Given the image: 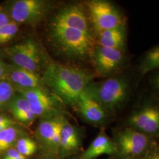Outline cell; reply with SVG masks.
I'll use <instances>...</instances> for the list:
<instances>
[{
	"mask_svg": "<svg viewBox=\"0 0 159 159\" xmlns=\"http://www.w3.org/2000/svg\"><path fill=\"white\" fill-rule=\"evenodd\" d=\"M93 77V75L85 70L52 63L46 68L42 79L64 102L76 104Z\"/></svg>",
	"mask_w": 159,
	"mask_h": 159,
	"instance_id": "1",
	"label": "cell"
},
{
	"mask_svg": "<svg viewBox=\"0 0 159 159\" xmlns=\"http://www.w3.org/2000/svg\"><path fill=\"white\" fill-rule=\"evenodd\" d=\"M130 87V81L125 77L117 76L100 82H91L84 91L106 111L116 112L127 102Z\"/></svg>",
	"mask_w": 159,
	"mask_h": 159,
	"instance_id": "2",
	"label": "cell"
},
{
	"mask_svg": "<svg viewBox=\"0 0 159 159\" xmlns=\"http://www.w3.org/2000/svg\"><path fill=\"white\" fill-rule=\"evenodd\" d=\"M51 36L54 44L68 56L84 58L94 48V40L90 33L76 29L51 27Z\"/></svg>",
	"mask_w": 159,
	"mask_h": 159,
	"instance_id": "3",
	"label": "cell"
},
{
	"mask_svg": "<svg viewBox=\"0 0 159 159\" xmlns=\"http://www.w3.org/2000/svg\"><path fill=\"white\" fill-rule=\"evenodd\" d=\"M90 19L97 34L104 30L125 28V21L120 12L111 2L94 0L87 3Z\"/></svg>",
	"mask_w": 159,
	"mask_h": 159,
	"instance_id": "4",
	"label": "cell"
},
{
	"mask_svg": "<svg viewBox=\"0 0 159 159\" xmlns=\"http://www.w3.org/2000/svg\"><path fill=\"white\" fill-rule=\"evenodd\" d=\"M91 54L97 73L104 77L116 75L126 62L125 52L119 49L97 45L94 47Z\"/></svg>",
	"mask_w": 159,
	"mask_h": 159,
	"instance_id": "5",
	"label": "cell"
},
{
	"mask_svg": "<svg viewBox=\"0 0 159 159\" xmlns=\"http://www.w3.org/2000/svg\"><path fill=\"white\" fill-rule=\"evenodd\" d=\"M115 144L123 158L132 159L142 156L149 148V137L129 126L117 134Z\"/></svg>",
	"mask_w": 159,
	"mask_h": 159,
	"instance_id": "6",
	"label": "cell"
},
{
	"mask_svg": "<svg viewBox=\"0 0 159 159\" xmlns=\"http://www.w3.org/2000/svg\"><path fill=\"white\" fill-rule=\"evenodd\" d=\"M47 10L46 2L40 0H18L12 2L7 12L11 20L20 24L35 25Z\"/></svg>",
	"mask_w": 159,
	"mask_h": 159,
	"instance_id": "7",
	"label": "cell"
},
{
	"mask_svg": "<svg viewBox=\"0 0 159 159\" xmlns=\"http://www.w3.org/2000/svg\"><path fill=\"white\" fill-rule=\"evenodd\" d=\"M6 54L14 65L37 74L40 67V52L34 40H25L6 49Z\"/></svg>",
	"mask_w": 159,
	"mask_h": 159,
	"instance_id": "8",
	"label": "cell"
},
{
	"mask_svg": "<svg viewBox=\"0 0 159 159\" xmlns=\"http://www.w3.org/2000/svg\"><path fill=\"white\" fill-rule=\"evenodd\" d=\"M129 127L148 137L159 136V104L148 103L131 114Z\"/></svg>",
	"mask_w": 159,
	"mask_h": 159,
	"instance_id": "9",
	"label": "cell"
},
{
	"mask_svg": "<svg viewBox=\"0 0 159 159\" xmlns=\"http://www.w3.org/2000/svg\"><path fill=\"white\" fill-rule=\"evenodd\" d=\"M51 27L76 29L91 33L89 18L83 9L79 6L64 8L54 17Z\"/></svg>",
	"mask_w": 159,
	"mask_h": 159,
	"instance_id": "10",
	"label": "cell"
},
{
	"mask_svg": "<svg viewBox=\"0 0 159 159\" xmlns=\"http://www.w3.org/2000/svg\"><path fill=\"white\" fill-rule=\"evenodd\" d=\"M16 90L26 99L30 110L36 117H46L54 113V102L44 89L16 88Z\"/></svg>",
	"mask_w": 159,
	"mask_h": 159,
	"instance_id": "11",
	"label": "cell"
},
{
	"mask_svg": "<svg viewBox=\"0 0 159 159\" xmlns=\"http://www.w3.org/2000/svg\"><path fill=\"white\" fill-rule=\"evenodd\" d=\"M6 81L18 89H44V83L39 75L15 65H7Z\"/></svg>",
	"mask_w": 159,
	"mask_h": 159,
	"instance_id": "12",
	"label": "cell"
},
{
	"mask_svg": "<svg viewBox=\"0 0 159 159\" xmlns=\"http://www.w3.org/2000/svg\"><path fill=\"white\" fill-rule=\"evenodd\" d=\"M76 104L84 119L90 123L100 124L106 118V110L85 91L80 94Z\"/></svg>",
	"mask_w": 159,
	"mask_h": 159,
	"instance_id": "13",
	"label": "cell"
},
{
	"mask_svg": "<svg viewBox=\"0 0 159 159\" xmlns=\"http://www.w3.org/2000/svg\"><path fill=\"white\" fill-rule=\"evenodd\" d=\"M117 152L115 143L104 131L94 139L83 155V159H93L103 154H113Z\"/></svg>",
	"mask_w": 159,
	"mask_h": 159,
	"instance_id": "14",
	"label": "cell"
},
{
	"mask_svg": "<svg viewBox=\"0 0 159 159\" xmlns=\"http://www.w3.org/2000/svg\"><path fill=\"white\" fill-rule=\"evenodd\" d=\"M97 36L98 46L125 51L126 38L125 28L104 30L98 33Z\"/></svg>",
	"mask_w": 159,
	"mask_h": 159,
	"instance_id": "15",
	"label": "cell"
},
{
	"mask_svg": "<svg viewBox=\"0 0 159 159\" xmlns=\"http://www.w3.org/2000/svg\"><path fill=\"white\" fill-rule=\"evenodd\" d=\"M9 108L16 119L25 125L31 124L36 117L26 99L20 94L12 98L9 103Z\"/></svg>",
	"mask_w": 159,
	"mask_h": 159,
	"instance_id": "16",
	"label": "cell"
},
{
	"mask_svg": "<svg viewBox=\"0 0 159 159\" xmlns=\"http://www.w3.org/2000/svg\"><path fill=\"white\" fill-rule=\"evenodd\" d=\"M64 125V121L59 118L45 120L41 121L38 128L41 139L48 146L51 147L54 137L62 130Z\"/></svg>",
	"mask_w": 159,
	"mask_h": 159,
	"instance_id": "17",
	"label": "cell"
},
{
	"mask_svg": "<svg viewBox=\"0 0 159 159\" xmlns=\"http://www.w3.org/2000/svg\"><path fill=\"white\" fill-rule=\"evenodd\" d=\"M80 145L77 132L68 123H64L61 133L60 147L63 153H69L77 150Z\"/></svg>",
	"mask_w": 159,
	"mask_h": 159,
	"instance_id": "18",
	"label": "cell"
},
{
	"mask_svg": "<svg viewBox=\"0 0 159 159\" xmlns=\"http://www.w3.org/2000/svg\"><path fill=\"white\" fill-rule=\"evenodd\" d=\"M157 68H159V45L154 47L146 53L139 67L143 75Z\"/></svg>",
	"mask_w": 159,
	"mask_h": 159,
	"instance_id": "19",
	"label": "cell"
},
{
	"mask_svg": "<svg viewBox=\"0 0 159 159\" xmlns=\"http://www.w3.org/2000/svg\"><path fill=\"white\" fill-rule=\"evenodd\" d=\"M18 134V130L12 127L0 131V152L6 151L11 146Z\"/></svg>",
	"mask_w": 159,
	"mask_h": 159,
	"instance_id": "20",
	"label": "cell"
},
{
	"mask_svg": "<svg viewBox=\"0 0 159 159\" xmlns=\"http://www.w3.org/2000/svg\"><path fill=\"white\" fill-rule=\"evenodd\" d=\"M16 91L14 86L11 83L5 80L0 81V107L10 103Z\"/></svg>",
	"mask_w": 159,
	"mask_h": 159,
	"instance_id": "21",
	"label": "cell"
},
{
	"mask_svg": "<svg viewBox=\"0 0 159 159\" xmlns=\"http://www.w3.org/2000/svg\"><path fill=\"white\" fill-rule=\"evenodd\" d=\"M18 25L11 21L0 28V44L8 43L16 36L18 31Z\"/></svg>",
	"mask_w": 159,
	"mask_h": 159,
	"instance_id": "22",
	"label": "cell"
},
{
	"mask_svg": "<svg viewBox=\"0 0 159 159\" xmlns=\"http://www.w3.org/2000/svg\"><path fill=\"white\" fill-rule=\"evenodd\" d=\"M36 149V144L29 138H22L17 142L16 150L24 157L33 154Z\"/></svg>",
	"mask_w": 159,
	"mask_h": 159,
	"instance_id": "23",
	"label": "cell"
},
{
	"mask_svg": "<svg viewBox=\"0 0 159 159\" xmlns=\"http://www.w3.org/2000/svg\"><path fill=\"white\" fill-rule=\"evenodd\" d=\"M142 156V159H159V150L154 148H148Z\"/></svg>",
	"mask_w": 159,
	"mask_h": 159,
	"instance_id": "24",
	"label": "cell"
},
{
	"mask_svg": "<svg viewBox=\"0 0 159 159\" xmlns=\"http://www.w3.org/2000/svg\"><path fill=\"white\" fill-rule=\"evenodd\" d=\"M11 21L7 10L2 8H0V28Z\"/></svg>",
	"mask_w": 159,
	"mask_h": 159,
	"instance_id": "25",
	"label": "cell"
},
{
	"mask_svg": "<svg viewBox=\"0 0 159 159\" xmlns=\"http://www.w3.org/2000/svg\"><path fill=\"white\" fill-rule=\"evenodd\" d=\"M12 125L11 120L6 116H0V131L11 127Z\"/></svg>",
	"mask_w": 159,
	"mask_h": 159,
	"instance_id": "26",
	"label": "cell"
},
{
	"mask_svg": "<svg viewBox=\"0 0 159 159\" xmlns=\"http://www.w3.org/2000/svg\"><path fill=\"white\" fill-rule=\"evenodd\" d=\"M23 156H24L20 153L17 150L11 149L7 152L4 159H17Z\"/></svg>",
	"mask_w": 159,
	"mask_h": 159,
	"instance_id": "27",
	"label": "cell"
},
{
	"mask_svg": "<svg viewBox=\"0 0 159 159\" xmlns=\"http://www.w3.org/2000/svg\"><path fill=\"white\" fill-rule=\"evenodd\" d=\"M7 64L4 63L0 60V81L5 80L6 79L7 75Z\"/></svg>",
	"mask_w": 159,
	"mask_h": 159,
	"instance_id": "28",
	"label": "cell"
},
{
	"mask_svg": "<svg viewBox=\"0 0 159 159\" xmlns=\"http://www.w3.org/2000/svg\"><path fill=\"white\" fill-rule=\"evenodd\" d=\"M154 87L156 88V89L157 90V91L159 93V74H157L155 79L154 80Z\"/></svg>",
	"mask_w": 159,
	"mask_h": 159,
	"instance_id": "29",
	"label": "cell"
},
{
	"mask_svg": "<svg viewBox=\"0 0 159 159\" xmlns=\"http://www.w3.org/2000/svg\"><path fill=\"white\" fill-rule=\"evenodd\" d=\"M26 159V158H25V157L23 156V157H20V158H18V159Z\"/></svg>",
	"mask_w": 159,
	"mask_h": 159,
	"instance_id": "30",
	"label": "cell"
},
{
	"mask_svg": "<svg viewBox=\"0 0 159 159\" xmlns=\"http://www.w3.org/2000/svg\"><path fill=\"white\" fill-rule=\"evenodd\" d=\"M123 159H125V158H123Z\"/></svg>",
	"mask_w": 159,
	"mask_h": 159,
	"instance_id": "31",
	"label": "cell"
}]
</instances>
